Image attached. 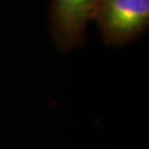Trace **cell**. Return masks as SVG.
Instances as JSON below:
<instances>
[{"label":"cell","instance_id":"cell-1","mask_svg":"<svg viewBox=\"0 0 149 149\" xmlns=\"http://www.w3.org/2000/svg\"><path fill=\"white\" fill-rule=\"evenodd\" d=\"M93 20L109 45L136 40L149 24V0H100Z\"/></svg>","mask_w":149,"mask_h":149},{"label":"cell","instance_id":"cell-2","mask_svg":"<svg viewBox=\"0 0 149 149\" xmlns=\"http://www.w3.org/2000/svg\"><path fill=\"white\" fill-rule=\"evenodd\" d=\"M98 2L100 0H52L51 33L60 50L68 52L83 42Z\"/></svg>","mask_w":149,"mask_h":149}]
</instances>
